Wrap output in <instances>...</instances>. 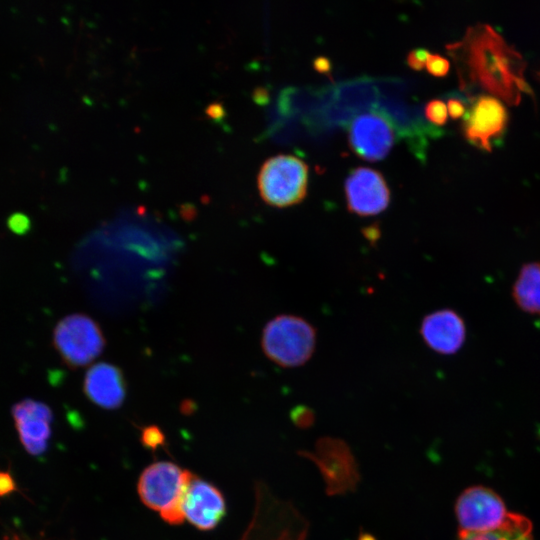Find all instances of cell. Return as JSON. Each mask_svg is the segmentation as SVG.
Masks as SVG:
<instances>
[{
  "label": "cell",
  "instance_id": "1",
  "mask_svg": "<svg viewBox=\"0 0 540 540\" xmlns=\"http://www.w3.org/2000/svg\"><path fill=\"white\" fill-rule=\"evenodd\" d=\"M457 71L459 87L468 100L488 95L518 105L532 95L523 56L488 24L467 28L464 36L446 45Z\"/></svg>",
  "mask_w": 540,
  "mask_h": 540
},
{
  "label": "cell",
  "instance_id": "2",
  "mask_svg": "<svg viewBox=\"0 0 540 540\" xmlns=\"http://www.w3.org/2000/svg\"><path fill=\"white\" fill-rule=\"evenodd\" d=\"M317 334L306 319L292 314L272 318L262 331L261 347L266 357L283 368H296L314 354Z\"/></svg>",
  "mask_w": 540,
  "mask_h": 540
},
{
  "label": "cell",
  "instance_id": "3",
  "mask_svg": "<svg viewBox=\"0 0 540 540\" xmlns=\"http://www.w3.org/2000/svg\"><path fill=\"white\" fill-rule=\"evenodd\" d=\"M192 473L168 461H158L146 467L138 481L142 502L158 512L170 524H180L185 518L182 503Z\"/></svg>",
  "mask_w": 540,
  "mask_h": 540
},
{
  "label": "cell",
  "instance_id": "4",
  "mask_svg": "<svg viewBox=\"0 0 540 540\" xmlns=\"http://www.w3.org/2000/svg\"><path fill=\"white\" fill-rule=\"evenodd\" d=\"M257 181L260 196L267 204L291 206L307 194L308 166L296 156L279 154L262 164Z\"/></svg>",
  "mask_w": 540,
  "mask_h": 540
},
{
  "label": "cell",
  "instance_id": "5",
  "mask_svg": "<svg viewBox=\"0 0 540 540\" xmlns=\"http://www.w3.org/2000/svg\"><path fill=\"white\" fill-rule=\"evenodd\" d=\"M53 342L68 366L80 368L90 364L102 353L105 337L94 319L77 313L59 321L54 329Z\"/></svg>",
  "mask_w": 540,
  "mask_h": 540
},
{
  "label": "cell",
  "instance_id": "6",
  "mask_svg": "<svg viewBox=\"0 0 540 540\" xmlns=\"http://www.w3.org/2000/svg\"><path fill=\"white\" fill-rule=\"evenodd\" d=\"M509 511L492 489L476 485L466 488L455 503L459 532H486L500 527Z\"/></svg>",
  "mask_w": 540,
  "mask_h": 540
},
{
  "label": "cell",
  "instance_id": "7",
  "mask_svg": "<svg viewBox=\"0 0 540 540\" xmlns=\"http://www.w3.org/2000/svg\"><path fill=\"white\" fill-rule=\"evenodd\" d=\"M507 123L505 105L495 97L482 95L469 100L463 117V133L469 143L491 152L494 141L503 135Z\"/></svg>",
  "mask_w": 540,
  "mask_h": 540
},
{
  "label": "cell",
  "instance_id": "8",
  "mask_svg": "<svg viewBox=\"0 0 540 540\" xmlns=\"http://www.w3.org/2000/svg\"><path fill=\"white\" fill-rule=\"evenodd\" d=\"M395 129L379 112H365L356 115L348 127V141L351 149L360 157L377 161L383 159L395 143Z\"/></svg>",
  "mask_w": 540,
  "mask_h": 540
},
{
  "label": "cell",
  "instance_id": "9",
  "mask_svg": "<svg viewBox=\"0 0 540 540\" xmlns=\"http://www.w3.org/2000/svg\"><path fill=\"white\" fill-rule=\"evenodd\" d=\"M347 208L359 216L376 215L387 208L390 190L383 175L368 167L350 171L345 181Z\"/></svg>",
  "mask_w": 540,
  "mask_h": 540
},
{
  "label": "cell",
  "instance_id": "10",
  "mask_svg": "<svg viewBox=\"0 0 540 540\" xmlns=\"http://www.w3.org/2000/svg\"><path fill=\"white\" fill-rule=\"evenodd\" d=\"M424 343L441 355H453L466 342L467 328L462 316L450 308H442L427 314L420 324Z\"/></svg>",
  "mask_w": 540,
  "mask_h": 540
},
{
  "label": "cell",
  "instance_id": "11",
  "mask_svg": "<svg viewBox=\"0 0 540 540\" xmlns=\"http://www.w3.org/2000/svg\"><path fill=\"white\" fill-rule=\"evenodd\" d=\"M184 518L201 530L213 529L223 518L226 507L220 491L192 475L182 503Z\"/></svg>",
  "mask_w": 540,
  "mask_h": 540
},
{
  "label": "cell",
  "instance_id": "12",
  "mask_svg": "<svg viewBox=\"0 0 540 540\" xmlns=\"http://www.w3.org/2000/svg\"><path fill=\"white\" fill-rule=\"evenodd\" d=\"M12 414L21 443L28 453L43 454L51 436V409L40 401L27 399L15 404Z\"/></svg>",
  "mask_w": 540,
  "mask_h": 540
},
{
  "label": "cell",
  "instance_id": "13",
  "mask_svg": "<svg viewBox=\"0 0 540 540\" xmlns=\"http://www.w3.org/2000/svg\"><path fill=\"white\" fill-rule=\"evenodd\" d=\"M84 392L101 408L120 407L126 396V382L121 369L106 362L92 365L85 374Z\"/></svg>",
  "mask_w": 540,
  "mask_h": 540
},
{
  "label": "cell",
  "instance_id": "14",
  "mask_svg": "<svg viewBox=\"0 0 540 540\" xmlns=\"http://www.w3.org/2000/svg\"><path fill=\"white\" fill-rule=\"evenodd\" d=\"M512 298L517 307L540 317V261L525 263L512 285Z\"/></svg>",
  "mask_w": 540,
  "mask_h": 540
},
{
  "label": "cell",
  "instance_id": "15",
  "mask_svg": "<svg viewBox=\"0 0 540 540\" xmlns=\"http://www.w3.org/2000/svg\"><path fill=\"white\" fill-rule=\"evenodd\" d=\"M456 540H534L533 527L526 516L509 512L500 527L486 532H459Z\"/></svg>",
  "mask_w": 540,
  "mask_h": 540
},
{
  "label": "cell",
  "instance_id": "16",
  "mask_svg": "<svg viewBox=\"0 0 540 540\" xmlns=\"http://www.w3.org/2000/svg\"><path fill=\"white\" fill-rule=\"evenodd\" d=\"M425 115L429 121L437 125H444L447 122V105L440 99H432L425 105Z\"/></svg>",
  "mask_w": 540,
  "mask_h": 540
},
{
  "label": "cell",
  "instance_id": "17",
  "mask_svg": "<svg viewBox=\"0 0 540 540\" xmlns=\"http://www.w3.org/2000/svg\"><path fill=\"white\" fill-rule=\"evenodd\" d=\"M425 67L430 74L443 77L450 70V62L439 54H430Z\"/></svg>",
  "mask_w": 540,
  "mask_h": 540
},
{
  "label": "cell",
  "instance_id": "18",
  "mask_svg": "<svg viewBox=\"0 0 540 540\" xmlns=\"http://www.w3.org/2000/svg\"><path fill=\"white\" fill-rule=\"evenodd\" d=\"M430 54L431 53L425 48L410 50L406 58L407 64L414 70H422L425 67Z\"/></svg>",
  "mask_w": 540,
  "mask_h": 540
},
{
  "label": "cell",
  "instance_id": "19",
  "mask_svg": "<svg viewBox=\"0 0 540 540\" xmlns=\"http://www.w3.org/2000/svg\"><path fill=\"white\" fill-rule=\"evenodd\" d=\"M468 102L469 100L463 101L457 97L449 98L446 104L448 115L454 120L464 117L468 109V104H466Z\"/></svg>",
  "mask_w": 540,
  "mask_h": 540
},
{
  "label": "cell",
  "instance_id": "20",
  "mask_svg": "<svg viewBox=\"0 0 540 540\" xmlns=\"http://www.w3.org/2000/svg\"><path fill=\"white\" fill-rule=\"evenodd\" d=\"M313 67L317 72L327 74L328 76H330L331 62L327 57L325 56L316 57L313 60Z\"/></svg>",
  "mask_w": 540,
  "mask_h": 540
},
{
  "label": "cell",
  "instance_id": "21",
  "mask_svg": "<svg viewBox=\"0 0 540 540\" xmlns=\"http://www.w3.org/2000/svg\"><path fill=\"white\" fill-rule=\"evenodd\" d=\"M14 487L12 477L5 472H0V496L11 492Z\"/></svg>",
  "mask_w": 540,
  "mask_h": 540
},
{
  "label": "cell",
  "instance_id": "22",
  "mask_svg": "<svg viewBox=\"0 0 540 540\" xmlns=\"http://www.w3.org/2000/svg\"><path fill=\"white\" fill-rule=\"evenodd\" d=\"M144 440H147L148 445H151L152 443L158 444L160 440H162V434L156 427H149L144 431Z\"/></svg>",
  "mask_w": 540,
  "mask_h": 540
},
{
  "label": "cell",
  "instance_id": "23",
  "mask_svg": "<svg viewBox=\"0 0 540 540\" xmlns=\"http://www.w3.org/2000/svg\"><path fill=\"white\" fill-rule=\"evenodd\" d=\"M363 234L373 243L380 237V229L378 225H371L363 230Z\"/></svg>",
  "mask_w": 540,
  "mask_h": 540
},
{
  "label": "cell",
  "instance_id": "24",
  "mask_svg": "<svg viewBox=\"0 0 540 540\" xmlns=\"http://www.w3.org/2000/svg\"><path fill=\"white\" fill-rule=\"evenodd\" d=\"M538 78H539V80H540V71L538 72Z\"/></svg>",
  "mask_w": 540,
  "mask_h": 540
}]
</instances>
